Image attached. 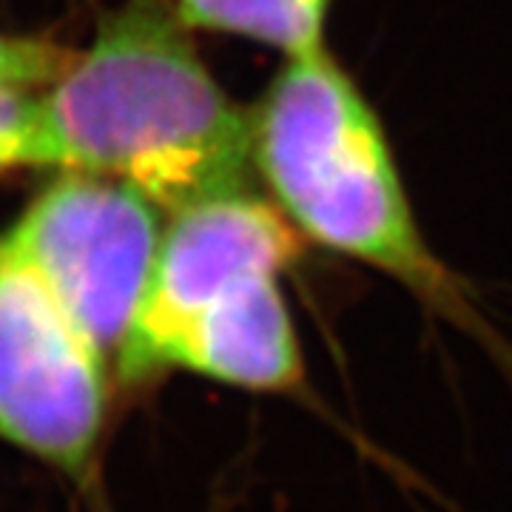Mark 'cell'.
Segmentation results:
<instances>
[{
    "label": "cell",
    "instance_id": "obj_1",
    "mask_svg": "<svg viewBox=\"0 0 512 512\" xmlns=\"http://www.w3.org/2000/svg\"><path fill=\"white\" fill-rule=\"evenodd\" d=\"M43 163L140 191L160 211L254 188L237 106L165 0H126L40 92Z\"/></svg>",
    "mask_w": 512,
    "mask_h": 512
},
{
    "label": "cell",
    "instance_id": "obj_2",
    "mask_svg": "<svg viewBox=\"0 0 512 512\" xmlns=\"http://www.w3.org/2000/svg\"><path fill=\"white\" fill-rule=\"evenodd\" d=\"M251 160L299 237L390 276L512 379V345L424 239L382 120L328 46L285 57L251 109Z\"/></svg>",
    "mask_w": 512,
    "mask_h": 512
},
{
    "label": "cell",
    "instance_id": "obj_3",
    "mask_svg": "<svg viewBox=\"0 0 512 512\" xmlns=\"http://www.w3.org/2000/svg\"><path fill=\"white\" fill-rule=\"evenodd\" d=\"M296 259L291 231L256 202L214 200L174 214L114 359L117 387L191 373L322 410L279 282Z\"/></svg>",
    "mask_w": 512,
    "mask_h": 512
},
{
    "label": "cell",
    "instance_id": "obj_4",
    "mask_svg": "<svg viewBox=\"0 0 512 512\" xmlns=\"http://www.w3.org/2000/svg\"><path fill=\"white\" fill-rule=\"evenodd\" d=\"M114 393L109 353L0 231V441L89 487Z\"/></svg>",
    "mask_w": 512,
    "mask_h": 512
},
{
    "label": "cell",
    "instance_id": "obj_5",
    "mask_svg": "<svg viewBox=\"0 0 512 512\" xmlns=\"http://www.w3.org/2000/svg\"><path fill=\"white\" fill-rule=\"evenodd\" d=\"M3 234L114 365L157 262L160 208L109 177L60 171Z\"/></svg>",
    "mask_w": 512,
    "mask_h": 512
},
{
    "label": "cell",
    "instance_id": "obj_6",
    "mask_svg": "<svg viewBox=\"0 0 512 512\" xmlns=\"http://www.w3.org/2000/svg\"><path fill=\"white\" fill-rule=\"evenodd\" d=\"M188 29L254 40L285 57L325 46L333 0H165Z\"/></svg>",
    "mask_w": 512,
    "mask_h": 512
},
{
    "label": "cell",
    "instance_id": "obj_7",
    "mask_svg": "<svg viewBox=\"0 0 512 512\" xmlns=\"http://www.w3.org/2000/svg\"><path fill=\"white\" fill-rule=\"evenodd\" d=\"M74 52L77 49L55 43L49 37L0 32V86L40 92L66 72Z\"/></svg>",
    "mask_w": 512,
    "mask_h": 512
},
{
    "label": "cell",
    "instance_id": "obj_8",
    "mask_svg": "<svg viewBox=\"0 0 512 512\" xmlns=\"http://www.w3.org/2000/svg\"><path fill=\"white\" fill-rule=\"evenodd\" d=\"M40 92L0 86V171L46 168L40 131Z\"/></svg>",
    "mask_w": 512,
    "mask_h": 512
}]
</instances>
